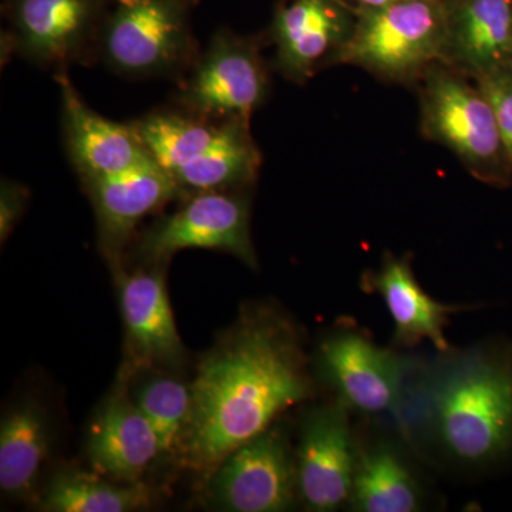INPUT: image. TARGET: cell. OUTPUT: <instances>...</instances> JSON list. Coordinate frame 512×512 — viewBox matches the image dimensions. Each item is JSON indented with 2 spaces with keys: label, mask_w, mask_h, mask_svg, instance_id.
I'll use <instances>...</instances> for the list:
<instances>
[{
  "label": "cell",
  "mask_w": 512,
  "mask_h": 512,
  "mask_svg": "<svg viewBox=\"0 0 512 512\" xmlns=\"http://www.w3.org/2000/svg\"><path fill=\"white\" fill-rule=\"evenodd\" d=\"M191 389L178 460L208 480L232 451L313 399L318 382L301 328L276 306L256 303L202 359Z\"/></svg>",
  "instance_id": "6da1fadb"
},
{
  "label": "cell",
  "mask_w": 512,
  "mask_h": 512,
  "mask_svg": "<svg viewBox=\"0 0 512 512\" xmlns=\"http://www.w3.org/2000/svg\"><path fill=\"white\" fill-rule=\"evenodd\" d=\"M396 429L424 466L458 481L512 464V340L417 357Z\"/></svg>",
  "instance_id": "7a4b0ae2"
},
{
  "label": "cell",
  "mask_w": 512,
  "mask_h": 512,
  "mask_svg": "<svg viewBox=\"0 0 512 512\" xmlns=\"http://www.w3.org/2000/svg\"><path fill=\"white\" fill-rule=\"evenodd\" d=\"M133 126L184 197L254 187L262 154L251 123L205 119L178 109L153 111Z\"/></svg>",
  "instance_id": "3957f363"
},
{
  "label": "cell",
  "mask_w": 512,
  "mask_h": 512,
  "mask_svg": "<svg viewBox=\"0 0 512 512\" xmlns=\"http://www.w3.org/2000/svg\"><path fill=\"white\" fill-rule=\"evenodd\" d=\"M416 86L421 136L447 148L481 183L510 187L511 160L493 107L478 84L439 62L426 70Z\"/></svg>",
  "instance_id": "277c9868"
},
{
  "label": "cell",
  "mask_w": 512,
  "mask_h": 512,
  "mask_svg": "<svg viewBox=\"0 0 512 512\" xmlns=\"http://www.w3.org/2000/svg\"><path fill=\"white\" fill-rule=\"evenodd\" d=\"M446 13L441 0H403L383 8H360L345 45L329 66L346 64L394 84H416L441 62Z\"/></svg>",
  "instance_id": "5b68a950"
},
{
  "label": "cell",
  "mask_w": 512,
  "mask_h": 512,
  "mask_svg": "<svg viewBox=\"0 0 512 512\" xmlns=\"http://www.w3.org/2000/svg\"><path fill=\"white\" fill-rule=\"evenodd\" d=\"M417 357L383 348L352 320L320 338L312 357L316 382L353 416L396 423Z\"/></svg>",
  "instance_id": "8992f818"
},
{
  "label": "cell",
  "mask_w": 512,
  "mask_h": 512,
  "mask_svg": "<svg viewBox=\"0 0 512 512\" xmlns=\"http://www.w3.org/2000/svg\"><path fill=\"white\" fill-rule=\"evenodd\" d=\"M187 0H119L101 25L97 60L133 79L180 80L200 55Z\"/></svg>",
  "instance_id": "52a82bcc"
},
{
  "label": "cell",
  "mask_w": 512,
  "mask_h": 512,
  "mask_svg": "<svg viewBox=\"0 0 512 512\" xmlns=\"http://www.w3.org/2000/svg\"><path fill=\"white\" fill-rule=\"evenodd\" d=\"M271 79L254 39L220 30L180 79V109L221 121H245L268 100Z\"/></svg>",
  "instance_id": "ba28073f"
},
{
  "label": "cell",
  "mask_w": 512,
  "mask_h": 512,
  "mask_svg": "<svg viewBox=\"0 0 512 512\" xmlns=\"http://www.w3.org/2000/svg\"><path fill=\"white\" fill-rule=\"evenodd\" d=\"M184 249L227 252L249 268H258L251 188L190 195L183 207L163 215L138 237L136 256L144 265H165Z\"/></svg>",
  "instance_id": "9c48e42d"
},
{
  "label": "cell",
  "mask_w": 512,
  "mask_h": 512,
  "mask_svg": "<svg viewBox=\"0 0 512 512\" xmlns=\"http://www.w3.org/2000/svg\"><path fill=\"white\" fill-rule=\"evenodd\" d=\"M208 498L229 512H282L299 503L295 447L284 424L232 451L208 478Z\"/></svg>",
  "instance_id": "30bf717a"
},
{
  "label": "cell",
  "mask_w": 512,
  "mask_h": 512,
  "mask_svg": "<svg viewBox=\"0 0 512 512\" xmlns=\"http://www.w3.org/2000/svg\"><path fill=\"white\" fill-rule=\"evenodd\" d=\"M352 419L353 414L333 397L303 414L295 458L298 501L306 511L348 507L357 456Z\"/></svg>",
  "instance_id": "8fae6325"
},
{
  "label": "cell",
  "mask_w": 512,
  "mask_h": 512,
  "mask_svg": "<svg viewBox=\"0 0 512 512\" xmlns=\"http://www.w3.org/2000/svg\"><path fill=\"white\" fill-rule=\"evenodd\" d=\"M357 431L352 493L346 510L353 512H420L429 510L433 495L424 466L394 424L363 420Z\"/></svg>",
  "instance_id": "7c38bea8"
},
{
  "label": "cell",
  "mask_w": 512,
  "mask_h": 512,
  "mask_svg": "<svg viewBox=\"0 0 512 512\" xmlns=\"http://www.w3.org/2000/svg\"><path fill=\"white\" fill-rule=\"evenodd\" d=\"M10 19L8 52L36 66L63 74L97 60L96 0H15Z\"/></svg>",
  "instance_id": "4fadbf2b"
},
{
  "label": "cell",
  "mask_w": 512,
  "mask_h": 512,
  "mask_svg": "<svg viewBox=\"0 0 512 512\" xmlns=\"http://www.w3.org/2000/svg\"><path fill=\"white\" fill-rule=\"evenodd\" d=\"M82 185L96 215L100 251L110 265L121 261L144 218L184 197L173 177L154 158Z\"/></svg>",
  "instance_id": "5bb4252c"
},
{
  "label": "cell",
  "mask_w": 512,
  "mask_h": 512,
  "mask_svg": "<svg viewBox=\"0 0 512 512\" xmlns=\"http://www.w3.org/2000/svg\"><path fill=\"white\" fill-rule=\"evenodd\" d=\"M164 266L146 265L130 272L123 269L121 261L111 264L133 369L177 367L185 359L165 286Z\"/></svg>",
  "instance_id": "9a60e30c"
},
{
  "label": "cell",
  "mask_w": 512,
  "mask_h": 512,
  "mask_svg": "<svg viewBox=\"0 0 512 512\" xmlns=\"http://www.w3.org/2000/svg\"><path fill=\"white\" fill-rule=\"evenodd\" d=\"M55 79L62 97L64 147L82 184L123 173L153 158L133 123H116L90 109L67 73L56 74Z\"/></svg>",
  "instance_id": "2e32d148"
},
{
  "label": "cell",
  "mask_w": 512,
  "mask_h": 512,
  "mask_svg": "<svg viewBox=\"0 0 512 512\" xmlns=\"http://www.w3.org/2000/svg\"><path fill=\"white\" fill-rule=\"evenodd\" d=\"M363 292L380 296L393 320L394 349H413L431 342L437 352L451 349L446 329L451 316L477 309L476 305H450L431 298L414 275L412 256L386 254L376 269L363 272Z\"/></svg>",
  "instance_id": "e0dca14e"
},
{
  "label": "cell",
  "mask_w": 512,
  "mask_h": 512,
  "mask_svg": "<svg viewBox=\"0 0 512 512\" xmlns=\"http://www.w3.org/2000/svg\"><path fill=\"white\" fill-rule=\"evenodd\" d=\"M338 0H291L272 25L276 70L289 82L305 84L345 45L355 26Z\"/></svg>",
  "instance_id": "ac0fdd59"
},
{
  "label": "cell",
  "mask_w": 512,
  "mask_h": 512,
  "mask_svg": "<svg viewBox=\"0 0 512 512\" xmlns=\"http://www.w3.org/2000/svg\"><path fill=\"white\" fill-rule=\"evenodd\" d=\"M127 382L124 370L90 423L86 454L90 466L101 476L138 484L161 458V451L153 427L128 393Z\"/></svg>",
  "instance_id": "d6986e66"
},
{
  "label": "cell",
  "mask_w": 512,
  "mask_h": 512,
  "mask_svg": "<svg viewBox=\"0 0 512 512\" xmlns=\"http://www.w3.org/2000/svg\"><path fill=\"white\" fill-rule=\"evenodd\" d=\"M444 13L441 63L476 82L511 62L512 0H451Z\"/></svg>",
  "instance_id": "ffe728a7"
},
{
  "label": "cell",
  "mask_w": 512,
  "mask_h": 512,
  "mask_svg": "<svg viewBox=\"0 0 512 512\" xmlns=\"http://www.w3.org/2000/svg\"><path fill=\"white\" fill-rule=\"evenodd\" d=\"M49 420L33 400L13 407L0 424V490L13 500L35 494L50 451Z\"/></svg>",
  "instance_id": "44dd1931"
},
{
  "label": "cell",
  "mask_w": 512,
  "mask_h": 512,
  "mask_svg": "<svg viewBox=\"0 0 512 512\" xmlns=\"http://www.w3.org/2000/svg\"><path fill=\"white\" fill-rule=\"evenodd\" d=\"M150 505V491L143 483L124 484L101 474L82 470L57 474L40 503L49 512H130Z\"/></svg>",
  "instance_id": "7402d4cb"
},
{
  "label": "cell",
  "mask_w": 512,
  "mask_h": 512,
  "mask_svg": "<svg viewBox=\"0 0 512 512\" xmlns=\"http://www.w3.org/2000/svg\"><path fill=\"white\" fill-rule=\"evenodd\" d=\"M131 396L156 433L161 458H180L191 423V384L177 377L151 376Z\"/></svg>",
  "instance_id": "603a6c76"
},
{
  "label": "cell",
  "mask_w": 512,
  "mask_h": 512,
  "mask_svg": "<svg viewBox=\"0 0 512 512\" xmlns=\"http://www.w3.org/2000/svg\"><path fill=\"white\" fill-rule=\"evenodd\" d=\"M490 101L512 164V60L476 80Z\"/></svg>",
  "instance_id": "cb8c5ba5"
},
{
  "label": "cell",
  "mask_w": 512,
  "mask_h": 512,
  "mask_svg": "<svg viewBox=\"0 0 512 512\" xmlns=\"http://www.w3.org/2000/svg\"><path fill=\"white\" fill-rule=\"evenodd\" d=\"M30 198L25 185L16 181H2L0 185V241L5 244L22 218Z\"/></svg>",
  "instance_id": "d4e9b609"
},
{
  "label": "cell",
  "mask_w": 512,
  "mask_h": 512,
  "mask_svg": "<svg viewBox=\"0 0 512 512\" xmlns=\"http://www.w3.org/2000/svg\"><path fill=\"white\" fill-rule=\"evenodd\" d=\"M362 8H383V6L393 5V3L403 2V0H356Z\"/></svg>",
  "instance_id": "484cf974"
}]
</instances>
